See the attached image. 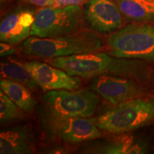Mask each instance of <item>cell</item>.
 Instances as JSON below:
<instances>
[{
	"label": "cell",
	"instance_id": "6da1fadb",
	"mask_svg": "<svg viewBox=\"0 0 154 154\" xmlns=\"http://www.w3.org/2000/svg\"><path fill=\"white\" fill-rule=\"evenodd\" d=\"M47 63L79 78L91 79L102 75L131 78L145 85L154 86V72L147 61L119 58L107 52L57 57Z\"/></svg>",
	"mask_w": 154,
	"mask_h": 154
},
{
	"label": "cell",
	"instance_id": "7a4b0ae2",
	"mask_svg": "<svg viewBox=\"0 0 154 154\" xmlns=\"http://www.w3.org/2000/svg\"><path fill=\"white\" fill-rule=\"evenodd\" d=\"M103 42L96 32L80 29L52 37L32 36L23 43L24 53L32 57L53 59L99 51Z\"/></svg>",
	"mask_w": 154,
	"mask_h": 154
},
{
	"label": "cell",
	"instance_id": "3957f363",
	"mask_svg": "<svg viewBox=\"0 0 154 154\" xmlns=\"http://www.w3.org/2000/svg\"><path fill=\"white\" fill-rule=\"evenodd\" d=\"M100 129L121 134L154 124V96L150 95L113 105L99 116Z\"/></svg>",
	"mask_w": 154,
	"mask_h": 154
},
{
	"label": "cell",
	"instance_id": "277c9868",
	"mask_svg": "<svg viewBox=\"0 0 154 154\" xmlns=\"http://www.w3.org/2000/svg\"><path fill=\"white\" fill-rule=\"evenodd\" d=\"M107 53L119 58L154 62V24L134 23L110 34Z\"/></svg>",
	"mask_w": 154,
	"mask_h": 154
},
{
	"label": "cell",
	"instance_id": "5b68a950",
	"mask_svg": "<svg viewBox=\"0 0 154 154\" xmlns=\"http://www.w3.org/2000/svg\"><path fill=\"white\" fill-rule=\"evenodd\" d=\"M46 118H88L94 114L100 96L91 89L55 90L44 94Z\"/></svg>",
	"mask_w": 154,
	"mask_h": 154
},
{
	"label": "cell",
	"instance_id": "8992f818",
	"mask_svg": "<svg viewBox=\"0 0 154 154\" xmlns=\"http://www.w3.org/2000/svg\"><path fill=\"white\" fill-rule=\"evenodd\" d=\"M84 15L81 5L43 7L35 16L30 36L46 38L76 32Z\"/></svg>",
	"mask_w": 154,
	"mask_h": 154
},
{
	"label": "cell",
	"instance_id": "52a82bcc",
	"mask_svg": "<svg viewBox=\"0 0 154 154\" xmlns=\"http://www.w3.org/2000/svg\"><path fill=\"white\" fill-rule=\"evenodd\" d=\"M89 88L112 105L151 95L145 84L134 79L113 75L94 77Z\"/></svg>",
	"mask_w": 154,
	"mask_h": 154
},
{
	"label": "cell",
	"instance_id": "ba28073f",
	"mask_svg": "<svg viewBox=\"0 0 154 154\" xmlns=\"http://www.w3.org/2000/svg\"><path fill=\"white\" fill-rule=\"evenodd\" d=\"M96 118H46V122L59 138L74 143L94 140L102 136Z\"/></svg>",
	"mask_w": 154,
	"mask_h": 154
},
{
	"label": "cell",
	"instance_id": "9c48e42d",
	"mask_svg": "<svg viewBox=\"0 0 154 154\" xmlns=\"http://www.w3.org/2000/svg\"><path fill=\"white\" fill-rule=\"evenodd\" d=\"M21 63L29 71L34 81L44 91L76 90L79 88V77L73 76L63 69L49 63L38 61H29Z\"/></svg>",
	"mask_w": 154,
	"mask_h": 154
},
{
	"label": "cell",
	"instance_id": "30bf717a",
	"mask_svg": "<svg viewBox=\"0 0 154 154\" xmlns=\"http://www.w3.org/2000/svg\"><path fill=\"white\" fill-rule=\"evenodd\" d=\"M84 13L97 33L112 34L123 27L124 16L113 0H88Z\"/></svg>",
	"mask_w": 154,
	"mask_h": 154
},
{
	"label": "cell",
	"instance_id": "8fae6325",
	"mask_svg": "<svg viewBox=\"0 0 154 154\" xmlns=\"http://www.w3.org/2000/svg\"><path fill=\"white\" fill-rule=\"evenodd\" d=\"M35 17L27 10H21L7 15L0 25L1 42L15 44L27 39Z\"/></svg>",
	"mask_w": 154,
	"mask_h": 154
},
{
	"label": "cell",
	"instance_id": "7c38bea8",
	"mask_svg": "<svg viewBox=\"0 0 154 154\" xmlns=\"http://www.w3.org/2000/svg\"><path fill=\"white\" fill-rule=\"evenodd\" d=\"M35 137L29 126L21 125L0 134V153L29 154L35 149Z\"/></svg>",
	"mask_w": 154,
	"mask_h": 154
},
{
	"label": "cell",
	"instance_id": "4fadbf2b",
	"mask_svg": "<svg viewBox=\"0 0 154 154\" xmlns=\"http://www.w3.org/2000/svg\"><path fill=\"white\" fill-rule=\"evenodd\" d=\"M148 145L145 140L128 135H121L105 143L96 146L88 153L103 154L146 153Z\"/></svg>",
	"mask_w": 154,
	"mask_h": 154
},
{
	"label": "cell",
	"instance_id": "5bb4252c",
	"mask_svg": "<svg viewBox=\"0 0 154 154\" xmlns=\"http://www.w3.org/2000/svg\"><path fill=\"white\" fill-rule=\"evenodd\" d=\"M1 91L10 99L17 106L25 112L31 113L36 106V101L29 88L20 83L7 79L0 82Z\"/></svg>",
	"mask_w": 154,
	"mask_h": 154
},
{
	"label": "cell",
	"instance_id": "9a60e30c",
	"mask_svg": "<svg viewBox=\"0 0 154 154\" xmlns=\"http://www.w3.org/2000/svg\"><path fill=\"white\" fill-rule=\"evenodd\" d=\"M123 16L134 22L154 20V0H115Z\"/></svg>",
	"mask_w": 154,
	"mask_h": 154
},
{
	"label": "cell",
	"instance_id": "2e32d148",
	"mask_svg": "<svg viewBox=\"0 0 154 154\" xmlns=\"http://www.w3.org/2000/svg\"><path fill=\"white\" fill-rule=\"evenodd\" d=\"M2 79H7L20 83L31 91L37 89L38 84L21 62H5L1 63Z\"/></svg>",
	"mask_w": 154,
	"mask_h": 154
},
{
	"label": "cell",
	"instance_id": "e0dca14e",
	"mask_svg": "<svg viewBox=\"0 0 154 154\" xmlns=\"http://www.w3.org/2000/svg\"><path fill=\"white\" fill-rule=\"evenodd\" d=\"M22 109L17 106L2 91H0V121L8 124L22 117Z\"/></svg>",
	"mask_w": 154,
	"mask_h": 154
},
{
	"label": "cell",
	"instance_id": "ac0fdd59",
	"mask_svg": "<svg viewBox=\"0 0 154 154\" xmlns=\"http://www.w3.org/2000/svg\"><path fill=\"white\" fill-rule=\"evenodd\" d=\"M13 44L7 42H1L0 44V55L1 57L14 54L17 52V49L13 47Z\"/></svg>",
	"mask_w": 154,
	"mask_h": 154
},
{
	"label": "cell",
	"instance_id": "d6986e66",
	"mask_svg": "<svg viewBox=\"0 0 154 154\" xmlns=\"http://www.w3.org/2000/svg\"><path fill=\"white\" fill-rule=\"evenodd\" d=\"M53 7H64L69 5H82L88 0H53Z\"/></svg>",
	"mask_w": 154,
	"mask_h": 154
},
{
	"label": "cell",
	"instance_id": "ffe728a7",
	"mask_svg": "<svg viewBox=\"0 0 154 154\" xmlns=\"http://www.w3.org/2000/svg\"><path fill=\"white\" fill-rule=\"evenodd\" d=\"M19 1L29 3L31 5L41 7H53L54 5L53 0H19Z\"/></svg>",
	"mask_w": 154,
	"mask_h": 154
}]
</instances>
